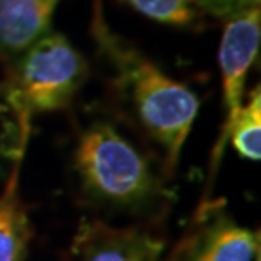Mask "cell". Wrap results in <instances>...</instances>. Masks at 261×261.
Returning a JSON list of instances; mask_svg holds the SVG:
<instances>
[{"label":"cell","mask_w":261,"mask_h":261,"mask_svg":"<svg viewBox=\"0 0 261 261\" xmlns=\"http://www.w3.org/2000/svg\"><path fill=\"white\" fill-rule=\"evenodd\" d=\"M98 43L114 60L121 83L129 88L143 127L163 146L170 170L175 168L198 114V97L184 83L166 76L138 51L122 44L106 24L93 22Z\"/></svg>","instance_id":"6da1fadb"},{"label":"cell","mask_w":261,"mask_h":261,"mask_svg":"<svg viewBox=\"0 0 261 261\" xmlns=\"http://www.w3.org/2000/svg\"><path fill=\"white\" fill-rule=\"evenodd\" d=\"M85 76V58L63 34L49 31L12 63L4 97L28 126L34 114L66 107Z\"/></svg>","instance_id":"7a4b0ae2"},{"label":"cell","mask_w":261,"mask_h":261,"mask_svg":"<svg viewBox=\"0 0 261 261\" xmlns=\"http://www.w3.org/2000/svg\"><path fill=\"white\" fill-rule=\"evenodd\" d=\"M75 161L85 187L103 200L133 205L153 192L149 163L109 124H95L82 134Z\"/></svg>","instance_id":"3957f363"},{"label":"cell","mask_w":261,"mask_h":261,"mask_svg":"<svg viewBox=\"0 0 261 261\" xmlns=\"http://www.w3.org/2000/svg\"><path fill=\"white\" fill-rule=\"evenodd\" d=\"M261 39V14L259 7L249 9L246 12L227 19L224 28L221 48H219V66L222 75V93L224 106H226V122L219 139L214 148L212 173L217 168L219 158L222 154L226 144V133L231 126L232 119L243 106L244 83L251 65L254 63L259 49Z\"/></svg>","instance_id":"277c9868"},{"label":"cell","mask_w":261,"mask_h":261,"mask_svg":"<svg viewBox=\"0 0 261 261\" xmlns=\"http://www.w3.org/2000/svg\"><path fill=\"white\" fill-rule=\"evenodd\" d=\"M73 261H161L163 243L136 227L83 222L71 248Z\"/></svg>","instance_id":"5b68a950"},{"label":"cell","mask_w":261,"mask_h":261,"mask_svg":"<svg viewBox=\"0 0 261 261\" xmlns=\"http://www.w3.org/2000/svg\"><path fill=\"white\" fill-rule=\"evenodd\" d=\"M60 0H0V60L14 63L49 33Z\"/></svg>","instance_id":"8992f818"},{"label":"cell","mask_w":261,"mask_h":261,"mask_svg":"<svg viewBox=\"0 0 261 261\" xmlns=\"http://www.w3.org/2000/svg\"><path fill=\"white\" fill-rule=\"evenodd\" d=\"M259 234L227 217L214 219L189 241L185 261H253Z\"/></svg>","instance_id":"52a82bcc"},{"label":"cell","mask_w":261,"mask_h":261,"mask_svg":"<svg viewBox=\"0 0 261 261\" xmlns=\"http://www.w3.org/2000/svg\"><path fill=\"white\" fill-rule=\"evenodd\" d=\"M31 226L17 195V168L0 195V261H24Z\"/></svg>","instance_id":"ba28073f"},{"label":"cell","mask_w":261,"mask_h":261,"mask_svg":"<svg viewBox=\"0 0 261 261\" xmlns=\"http://www.w3.org/2000/svg\"><path fill=\"white\" fill-rule=\"evenodd\" d=\"M231 136L234 148L243 158L259 161L261 158V93L259 87L249 93L248 102L241 106L231 126L227 127L226 138Z\"/></svg>","instance_id":"9c48e42d"},{"label":"cell","mask_w":261,"mask_h":261,"mask_svg":"<svg viewBox=\"0 0 261 261\" xmlns=\"http://www.w3.org/2000/svg\"><path fill=\"white\" fill-rule=\"evenodd\" d=\"M136 10L158 22L189 24L195 17L194 0H127Z\"/></svg>","instance_id":"30bf717a"},{"label":"cell","mask_w":261,"mask_h":261,"mask_svg":"<svg viewBox=\"0 0 261 261\" xmlns=\"http://www.w3.org/2000/svg\"><path fill=\"white\" fill-rule=\"evenodd\" d=\"M194 2L208 14L222 19L236 17L249 9L259 7V0H194Z\"/></svg>","instance_id":"8fae6325"},{"label":"cell","mask_w":261,"mask_h":261,"mask_svg":"<svg viewBox=\"0 0 261 261\" xmlns=\"http://www.w3.org/2000/svg\"><path fill=\"white\" fill-rule=\"evenodd\" d=\"M256 261H261V259H259V253L256 254Z\"/></svg>","instance_id":"7c38bea8"}]
</instances>
